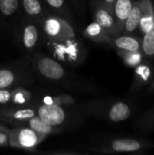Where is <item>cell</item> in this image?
<instances>
[{"label":"cell","mask_w":154,"mask_h":155,"mask_svg":"<svg viewBox=\"0 0 154 155\" xmlns=\"http://www.w3.org/2000/svg\"><path fill=\"white\" fill-rule=\"evenodd\" d=\"M33 71L44 81L54 85L84 93H99L96 86L84 81L47 54L34 52L30 54Z\"/></svg>","instance_id":"1"},{"label":"cell","mask_w":154,"mask_h":155,"mask_svg":"<svg viewBox=\"0 0 154 155\" xmlns=\"http://www.w3.org/2000/svg\"><path fill=\"white\" fill-rule=\"evenodd\" d=\"M86 115L109 123H122L134 116L137 104L131 99H93L82 106Z\"/></svg>","instance_id":"2"},{"label":"cell","mask_w":154,"mask_h":155,"mask_svg":"<svg viewBox=\"0 0 154 155\" xmlns=\"http://www.w3.org/2000/svg\"><path fill=\"white\" fill-rule=\"evenodd\" d=\"M36 114L51 125L61 128L63 131L79 128L84 122L86 114L81 105H46L33 103L31 104Z\"/></svg>","instance_id":"3"},{"label":"cell","mask_w":154,"mask_h":155,"mask_svg":"<svg viewBox=\"0 0 154 155\" xmlns=\"http://www.w3.org/2000/svg\"><path fill=\"white\" fill-rule=\"evenodd\" d=\"M44 46L48 55L65 66H78L85 61L88 55L87 48L77 37L59 41L45 39Z\"/></svg>","instance_id":"4"},{"label":"cell","mask_w":154,"mask_h":155,"mask_svg":"<svg viewBox=\"0 0 154 155\" xmlns=\"http://www.w3.org/2000/svg\"><path fill=\"white\" fill-rule=\"evenodd\" d=\"M93 153H145L154 149V142L143 137L122 136L112 137L101 143L97 146L89 147Z\"/></svg>","instance_id":"5"},{"label":"cell","mask_w":154,"mask_h":155,"mask_svg":"<svg viewBox=\"0 0 154 155\" xmlns=\"http://www.w3.org/2000/svg\"><path fill=\"white\" fill-rule=\"evenodd\" d=\"M13 31L15 43L24 53L32 54L44 45L46 38L39 22L22 16Z\"/></svg>","instance_id":"6"},{"label":"cell","mask_w":154,"mask_h":155,"mask_svg":"<svg viewBox=\"0 0 154 155\" xmlns=\"http://www.w3.org/2000/svg\"><path fill=\"white\" fill-rule=\"evenodd\" d=\"M142 18L138 36L142 38V52L154 64V0H141Z\"/></svg>","instance_id":"7"},{"label":"cell","mask_w":154,"mask_h":155,"mask_svg":"<svg viewBox=\"0 0 154 155\" xmlns=\"http://www.w3.org/2000/svg\"><path fill=\"white\" fill-rule=\"evenodd\" d=\"M45 38L52 41H59L76 37L73 24L65 18L47 13L40 22Z\"/></svg>","instance_id":"8"},{"label":"cell","mask_w":154,"mask_h":155,"mask_svg":"<svg viewBox=\"0 0 154 155\" xmlns=\"http://www.w3.org/2000/svg\"><path fill=\"white\" fill-rule=\"evenodd\" d=\"M8 134L10 147L29 152L34 151V149L47 137L46 135L41 134L25 126L9 129Z\"/></svg>","instance_id":"9"},{"label":"cell","mask_w":154,"mask_h":155,"mask_svg":"<svg viewBox=\"0 0 154 155\" xmlns=\"http://www.w3.org/2000/svg\"><path fill=\"white\" fill-rule=\"evenodd\" d=\"M32 71L26 64H15L0 68V89L21 86L32 78Z\"/></svg>","instance_id":"10"},{"label":"cell","mask_w":154,"mask_h":155,"mask_svg":"<svg viewBox=\"0 0 154 155\" xmlns=\"http://www.w3.org/2000/svg\"><path fill=\"white\" fill-rule=\"evenodd\" d=\"M34 115H36V111L32 105L17 106L9 104L0 106V120L15 127L22 126Z\"/></svg>","instance_id":"11"},{"label":"cell","mask_w":154,"mask_h":155,"mask_svg":"<svg viewBox=\"0 0 154 155\" xmlns=\"http://www.w3.org/2000/svg\"><path fill=\"white\" fill-rule=\"evenodd\" d=\"M134 69L130 94L135 95L145 90L154 79V64L144 59Z\"/></svg>","instance_id":"12"},{"label":"cell","mask_w":154,"mask_h":155,"mask_svg":"<svg viewBox=\"0 0 154 155\" xmlns=\"http://www.w3.org/2000/svg\"><path fill=\"white\" fill-rule=\"evenodd\" d=\"M91 5L93 20L97 22L112 37L119 35L121 33L116 25L112 9L99 3H91Z\"/></svg>","instance_id":"13"},{"label":"cell","mask_w":154,"mask_h":155,"mask_svg":"<svg viewBox=\"0 0 154 155\" xmlns=\"http://www.w3.org/2000/svg\"><path fill=\"white\" fill-rule=\"evenodd\" d=\"M21 18L19 0H0V26L13 30Z\"/></svg>","instance_id":"14"},{"label":"cell","mask_w":154,"mask_h":155,"mask_svg":"<svg viewBox=\"0 0 154 155\" xmlns=\"http://www.w3.org/2000/svg\"><path fill=\"white\" fill-rule=\"evenodd\" d=\"M117 51H140L142 50V38L138 35L120 34L113 37L109 45Z\"/></svg>","instance_id":"15"},{"label":"cell","mask_w":154,"mask_h":155,"mask_svg":"<svg viewBox=\"0 0 154 155\" xmlns=\"http://www.w3.org/2000/svg\"><path fill=\"white\" fill-rule=\"evenodd\" d=\"M22 16L27 19L41 22L48 13L41 0H19Z\"/></svg>","instance_id":"16"},{"label":"cell","mask_w":154,"mask_h":155,"mask_svg":"<svg viewBox=\"0 0 154 155\" xmlns=\"http://www.w3.org/2000/svg\"><path fill=\"white\" fill-rule=\"evenodd\" d=\"M83 35L85 38L101 45H110L113 37L94 20L90 23L84 30Z\"/></svg>","instance_id":"17"},{"label":"cell","mask_w":154,"mask_h":155,"mask_svg":"<svg viewBox=\"0 0 154 155\" xmlns=\"http://www.w3.org/2000/svg\"><path fill=\"white\" fill-rule=\"evenodd\" d=\"M142 4L141 0H136L133 2V8L124 23L122 34L138 35V30L140 25V21L142 18Z\"/></svg>","instance_id":"18"},{"label":"cell","mask_w":154,"mask_h":155,"mask_svg":"<svg viewBox=\"0 0 154 155\" xmlns=\"http://www.w3.org/2000/svg\"><path fill=\"white\" fill-rule=\"evenodd\" d=\"M133 0H115L112 8L116 25L122 34L124 23L133 8Z\"/></svg>","instance_id":"19"},{"label":"cell","mask_w":154,"mask_h":155,"mask_svg":"<svg viewBox=\"0 0 154 155\" xmlns=\"http://www.w3.org/2000/svg\"><path fill=\"white\" fill-rule=\"evenodd\" d=\"M47 12L65 18L73 24L74 17L66 0H41Z\"/></svg>","instance_id":"20"},{"label":"cell","mask_w":154,"mask_h":155,"mask_svg":"<svg viewBox=\"0 0 154 155\" xmlns=\"http://www.w3.org/2000/svg\"><path fill=\"white\" fill-rule=\"evenodd\" d=\"M22 126L31 128L34 131H35V132H37V133H39L41 134L46 135V136L61 134V133L64 132L61 128L51 125L50 124L46 123L41 117H39L37 114L33 116L29 120H27Z\"/></svg>","instance_id":"21"},{"label":"cell","mask_w":154,"mask_h":155,"mask_svg":"<svg viewBox=\"0 0 154 155\" xmlns=\"http://www.w3.org/2000/svg\"><path fill=\"white\" fill-rule=\"evenodd\" d=\"M134 128L142 133L154 132V106L143 111L134 119Z\"/></svg>","instance_id":"22"},{"label":"cell","mask_w":154,"mask_h":155,"mask_svg":"<svg viewBox=\"0 0 154 155\" xmlns=\"http://www.w3.org/2000/svg\"><path fill=\"white\" fill-rule=\"evenodd\" d=\"M34 96L32 93L23 86H15L12 88L11 105L28 106L32 104Z\"/></svg>","instance_id":"23"},{"label":"cell","mask_w":154,"mask_h":155,"mask_svg":"<svg viewBox=\"0 0 154 155\" xmlns=\"http://www.w3.org/2000/svg\"><path fill=\"white\" fill-rule=\"evenodd\" d=\"M33 104V103H32ZM37 104H46V105H74L76 104L75 99L66 94H62L58 95H48L44 94L42 95L38 100Z\"/></svg>","instance_id":"24"},{"label":"cell","mask_w":154,"mask_h":155,"mask_svg":"<svg viewBox=\"0 0 154 155\" xmlns=\"http://www.w3.org/2000/svg\"><path fill=\"white\" fill-rule=\"evenodd\" d=\"M117 54L121 57L123 64L129 68H135L145 58L142 50L140 51H117Z\"/></svg>","instance_id":"25"},{"label":"cell","mask_w":154,"mask_h":155,"mask_svg":"<svg viewBox=\"0 0 154 155\" xmlns=\"http://www.w3.org/2000/svg\"><path fill=\"white\" fill-rule=\"evenodd\" d=\"M12 88L0 89V106L9 105L11 104Z\"/></svg>","instance_id":"26"},{"label":"cell","mask_w":154,"mask_h":155,"mask_svg":"<svg viewBox=\"0 0 154 155\" xmlns=\"http://www.w3.org/2000/svg\"><path fill=\"white\" fill-rule=\"evenodd\" d=\"M67 4L70 5H72L76 11L77 13L81 14L82 11L84 10V0H66Z\"/></svg>","instance_id":"27"},{"label":"cell","mask_w":154,"mask_h":155,"mask_svg":"<svg viewBox=\"0 0 154 155\" xmlns=\"http://www.w3.org/2000/svg\"><path fill=\"white\" fill-rule=\"evenodd\" d=\"M8 132L0 131V147H10Z\"/></svg>","instance_id":"28"},{"label":"cell","mask_w":154,"mask_h":155,"mask_svg":"<svg viewBox=\"0 0 154 155\" xmlns=\"http://www.w3.org/2000/svg\"><path fill=\"white\" fill-rule=\"evenodd\" d=\"M46 154H55V155H63V154H87L86 153H79V152H73V151H55V152H46L44 153Z\"/></svg>","instance_id":"29"},{"label":"cell","mask_w":154,"mask_h":155,"mask_svg":"<svg viewBox=\"0 0 154 155\" xmlns=\"http://www.w3.org/2000/svg\"><path fill=\"white\" fill-rule=\"evenodd\" d=\"M114 1L115 0H91V3H99V4H102V5L112 9Z\"/></svg>","instance_id":"30"},{"label":"cell","mask_w":154,"mask_h":155,"mask_svg":"<svg viewBox=\"0 0 154 155\" xmlns=\"http://www.w3.org/2000/svg\"><path fill=\"white\" fill-rule=\"evenodd\" d=\"M145 94L148 95H154V79L151 83V84L145 89Z\"/></svg>","instance_id":"31"},{"label":"cell","mask_w":154,"mask_h":155,"mask_svg":"<svg viewBox=\"0 0 154 155\" xmlns=\"http://www.w3.org/2000/svg\"><path fill=\"white\" fill-rule=\"evenodd\" d=\"M0 131H4V132H8L9 131V129L7 128V127H5L4 124H2L1 123H0Z\"/></svg>","instance_id":"32"},{"label":"cell","mask_w":154,"mask_h":155,"mask_svg":"<svg viewBox=\"0 0 154 155\" xmlns=\"http://www.w3.org/2000/svg\"><path fill=\"white\" fill-rule=\"evenodd\" d=\"M133 1H136V0H133Z\"/></svg>","instance_id":"33"}]
</instances>
